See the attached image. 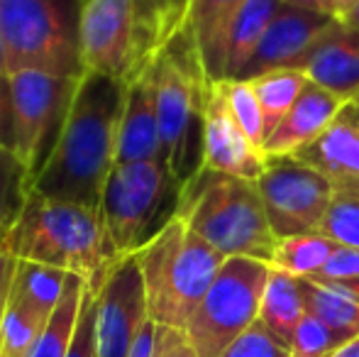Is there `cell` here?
<instances>
[{
  "label": "cell",
  "instance_id": "1",
  "mask_svg": "<svg viewBox=\"0 0 359 357\" xmlns=\"http://www.w3.org/2000/svg\"><path fill=\"white\" fill-rule=\"evenodd\" d=\"M128 86L86 72L49 164L29 194L98 208L105 181L118 164V130Z\"/></svg>",
  "mask_w": 359,
  "mask_h": 357
},
{
  "label": "cell",
  "instance_id": "2",
  "mask_svg": "<svg viewBox=\"0 0 359 357\" xmlns=\"http://www.w3.org/2000/svg\"><path fill=\"white\" fill-rule=\"evenodd\" d=\"M5 250L15 260L39 262L76 274L98 291L120 255L98 208L29 194L10 228Z\"/></svg>",
  "mask_w": 359,
  "mask_h": 357
},
{
  "label": "cell",
  "instance_id": "3",
  "mask_svg": "<svg viewBox=\"0 0 359 357\" xmlns=\"http://www.w3.org/2000/svg\"><path fill=\"white\" fill-rule=\"evenodd\" d=\"M156 90L161 157L184 186L203 162V110L210 79L189 27L171 37L151 62Z\"/></svg>",
  "mask_w": 359,
  "mask_h": 357
},
{
  "label": "cell",
  "instance_id": "4",
  "mask_svg": "<svg viewBox=\"0 0 359 357\" xmlns=\"http://www.w3.org/2000/svg\"><path fill=\"white\" fill-rule=\"evenodd\" d=\"M176 218L213 245L222 257H252L269 264L276 235L266 218L257 181L201 167L179 194Z\"/></svg>",
  "mask_w": 359,
  "mask_h": 357
},
{
  "label": "cell",
  "instance_id": "5",
  "mask_svg": "<svg viewBox=\"0 0 359 357\" xmlns=\"http://www.w3.org/2000/svg\"><path fill=\"white\" fill-rule=\"evenodd\" d=\"M135 257L144 279L149 318L179 330L189 325L227 260L176 215Z\"/></svg>",
  "mask_w": 359,
  "mask_h": 357
},
{
  "label": "cell",
  "instance_id": "6",
  "mask_svg": "<svg viewBox=\"0 0 359 357\" xmlns=\"http://www.w3.org/2000/svg\"><path fill=\"white\" fill-rule=\"evenodd\" d=\"M86 0H0L8 72L81 79V18Z\"/></svg>",
  "mask_w": 359,
  "mask_h": 357
},
{
  "label": "cell",
  "instance_id": "7",
  "mask_svg": "<svg viewBox=\"0 0 359 357\" xmlns=\"http://www.w3.org/2000/svg\"><path fill=\"white\" fill-rule=\"evenodd\" d=\"M181 186L164 159L115 164L105 181L100 215L120 257L135 255L174 220Z\"/></svg>",
  "mask_w": 359,
  "mask_h": 357
},
{
  "label": "cell",
  "instance_id": "8",
  "mask_svg": "<svg viewBox=\"0 0 359 357\" xmlns=\"http://www.w3.org/2000/svg\"><path fill=\"white\" fill-rule=\"evenodd\" d=\"M271 264L252 257H227L208 294L184 328L198 357H220L259 321V306Z\"/></svg>",
  "mask_w": 359,
  "mask_h": 357
},
{
  "label": "cell",
  "instance_id": "9",
  "mask_svg": "<svg viewBox=\"0 0 359 357\" xmlns=\"http://www.w3.org/2000/svg\"><path fill=\"white\" fill-rule=\"evenodd\" d=\"M81 79L42 72L10 74L13 90V149L27 167L29 184L49 164L74 105Z\"/></svg>",
  "mask_w": 359,
  "mask_h": 357
},
{
  "label": "cell",
  "instance_id": "10",
  "mask_svg": "<svg viewBox=\"0 0 359 357\" xmlns=\"http://www.w3.org/2000/svg\"><path fill=\"white\" fill-rule=\"evenodd\" d=\"M81 54L90 74L130 83L154 62L135 0H86L81 18Z\"/></svg>",
  "mask_w": 359,
  "mask_h": 357
},
{
  "label": "cell",
  "instance_id": "11",
  "mask_svg": "<svg viewBox=\"0 0 359 357\" xmlns=\"http://www.w3.org/2000/svg\"><path fill=\"white\" fill-rule=\"evenodd\" d=\"M257 189L276 238L318 233L335 194L330 181L296 157L269 159Z\"/></svg>",
  "mask_w": 359,
  "mask_h": 357
},
{
  "label": "cell",
  "instance_id": "12",
  "mask_svg": "<svg viewBox=\"0 0 359 357\" xmlns=\"http://www.w3.org/2000/svg\"><path fill=\"white\" fill-rule=\"evenodd\" d=\"M149 321L144 279L137 257L125 255L95 291L98 357H130L140 330Z\"/></svg>",
  "mask_w": 359,
  "mask_h": 357
},
{
  "label": "cell",
  "instance_id": "13",
  "mask_svg": "<svg viewBox=\"0 0 359 357\" xmlns=\"http://www.w3.org/2000/svg\"><path fill=\"white\" fill-rule=\"evenodd\" d=\"M269 157L259 149L230 110L220 81L208 88V100L203 110V162L201 167L215 174L257 181L264 174Z\"/></svg>",
  "mask_w": 359,
  "mask_h": 357
},
{
  "label": "cell",
  "instance_id": "14",
  "mask_svg": "<svg viewBox=\"0 0 359 357\" xmlns=\"http://www.w3.org/2000/svg\"><path fill=\"white\" fill-rule=\"evenodd\" d=\"M335 22L337 20L330 15L284 5L279 15L271 20L269 29L264 32L240 79H255L274 69H301L308 52Z\"/></svg>",
  "mask_w": 359,
  "mask_h": 357
},
{
  "label": "cell",
  "instance_id": "15",
  "mask_svg": "<svg viewBox=\"0 0 359 357\" xmlns=\"http://www.w3.org/2000/svg\"><path fill=\"white\" fill-rule=\"evenodd\" d=\"M350 105V100L330 93V90L308 81L306 90L296 100L288 115L279 123V128L266 137L264 154L269 159L296 157L301 149L316 142Z\"/></svg>",
  "mask_w": 359,
  "mask_h": 357
},
{
  "label": "cell",
  "instance_id": "16",
  "mask_svg": "<svg viewBox=\"0 0 359 357\" xmlns=\"http://www.w3.org/2000/svg\"><path fill=\"white\" fill-rule=\"evenodd\" d=\"M308 81L345 100L359 95V32L337 20L303 59Z\"/></svg>",
  "mask_w": 359,
  "mask_h": 357
},
{
  "label": "cell",
  "instance_id": "17",
  "mask_svg": "<svg viewBox=\"0 0 359 357\" xmlns=\"http://www.w3.org/2000/svg\"><path fill=\"white\" fill-rule=\"evenodd\" d=\"M161 157L159 115H156L154 76L149 69L125 90L123 115L118 130V164L154 162Z\"/></svg>",
  "mask_w": 359,
  "mask_h": 357
},
{
  "label": "cell",
  "instance_id": "18",
  "mask_svg": "<svg viewBox=\"0 0 359 357\" xmlns=\"http://www.w3.org/2000/svg\"><path fill=\"white\" fill-rule=\"evenodd\" d=\"M296 159L320 172L335 191H359V123L350 108Z\"/></svg>",
  "mask_w": 359,
  "mask_h": 357
},
{
  "label": "cell",
  "instance_id": "19",
  "mask_svg": "<svg viewBox=\"0 0 359 357\" xmlns=\"http://www.w3.org/2000/svg\"><path fill=\"white\" fill-rule=\"evenodd\" d=\"M245 0H191L186 27L198 47L201 62L210 81L225 79V44L227 29Z\"/></svg>",
  "mask_w": 359,
  "mask_h": 357
},
{
  "label": "cell",
  "instance_id": "20",
  "mask_svg": "<svg viewBox=\"0 0 359 357\" xmlns=\"http://www.w3.org/2000/svg\"><path fill=\"white\" fill-rule=\"evenodd\" d=\"M69 279H72V274L64 269L27 262V260H15L8 301L49 321L67 294Z\"/></svg>",
  "mask_w": 359,
  "mask_h": 357
},
{
  "label": "cell",
  "instance_id": "21",
  "mask_svg": "<svg viewBox=\"0 0 359 357\" xmlns=\"http://www.w3.org/2000/svg\"><path fill=\"white\" fill-rule=\"evenodd\" d=\"M306 314L308 309L306 294H303V279L271 267L259 306V323L281 345L288 348L298 323H301Z\"/></svg>",
  "mask_w": 359,
  "mask_h": 357
},
{
  "label": "cell",
  "instance_id": "22",
  "mask_svg": "<svg viewBox=\"0 0 359 357\" xmlns=\"http://www.w3.org/2000/svg\"><path fill=\"white\" fill-rule=\"evenodd\" d=\"M284 0H245L232 18L225 44V79H240Z\"/></svg>",
  "mask_w": 359,
  "mask_h": 357
},
{
  "label": "cell",
  "instance_id": "23",
  "mask_svg": "<svg viewBox=\"0 0 359 357\" xmlns=\"http://www.w3.org/2000/svg\"><path fill=\"white\" fill-rule=\"evenodd\" d=\"M337 245L323 233H301L279 238L271 257V267L298 279H313L323 271Z\"/></svg>",
  "mask_w": 359,
  "mask_h": 357
},
{
  "label": "cell",
  "instance_id": "24",
  "mask_svg": "<svg viewBox=\"0 0 359 357\" xmlns=\"http://www.w3.org/2000/svg\"><path fill=\"white\" fill-rule=\"evenodd\" d=\"M247 81H252L257 98H259L266 123V137L279 128V123L286 118L288 110L296 105V100L308 86V76L301 69H274V72L259 74Z\"/></svg>",
  "mask_w": 359,
  "mask_h": 357
},
{
  "label": "cell",
  "instance_id": "25",
  "mask_svg": "<svg viewBox=\"0 0 359 357\" xmlns=\"http://www.w3.org/2000/svg\"><path fill=\"white\" fill-rule=\"evenodd\" d=\"M86 289H88V284H86L81 276L72 274L62 304H59V309L52 314L47 328L42 330L39 340L34 343L29 357H67L69 355L76 325H79L81 304H83Z\"/></svg>",
  "mask_w": 359,
  "mask_h": 357
},
{
  "label": "cell",
  "instance_id": "26",
  "mask_svg": "<svg viewBox=\"0 0 359 357\" xmlns=\"http://www.w3.org/2000/svg\"><path fill=\"white\" fill-rule=\"evenodd\" d=\"M306 309L325 325H330L342 338H355L359 333V301L330 284L303 279Z\"/></svg>",
  "mask_w": 359,
  "mask_h": 357
},
{
  "label": "cell",
  "instance_id": "27",
  "mask_svg": "<svg viewBox=\"0 0 359 357\" xmlns=\"http://www.w3.org/2000/svg\"><path fill=\"white\" fill-rule=\"evenodd\" d=\"M189 5L191 0H135L140 27L154 57L171 37L186 27Z\"/></svg>",
  "mask_w": 359,
  "mask_h": 357
},
{
  "label": "cell",
  "instance_id": "28",
  "mask_svg": "<svg viewBox=\"0 0 359 357\" xmlns=\"http://www.w3.org/2000/svg\"><path fill=\"white\" fill-rule=\"evenodd\" d=\"M32 191L27 167L13 147L0 144V223L13 225Z\"/></svg>",
  "mask_w": 359,
  "mask_h": 357
},
{
  "label": "cell",
  "instance_id": "29",
  "mask_svg": "<svg viewBox=\"0 0 359 357\" xmlns=\"http://www.w3.org/2000/svg\"><path fill=\"white\" fill-rule=\"evenodd\" d=\"M47 323L49 321L39 318L37 314L8 301L3 325H0V353L3 357H29Z\"/></svg>",
  "mask_w": 359,
  "mask_h": 357
},
{
  "label": "cell",
  "instance_id": "30",
  "mask_svg": "<svg viewBox=\"0 0 359 357\" xmlns=\"http://www.w3.org/2000/svg\"><path fill=\"white\" fill-rule=\"evenodd\" d=\"M220 83H222V90H225L227 103H230L232 115H235V120L240 123V128L245 130V135L257 147L264 149L266 123H264V113H262L259 98H257L252 81H247V79H222Z\"/></svg>",
  "mask_w": 359,
  "mask_h": 357
},
{
  "label": "cell",
  "instance_id": "31",
  "mask_svg": "<svg viewBox=\"0 0 359 357\" xmlns=\"http://www.w3.org/2000/svg\"><path fill=\"white\" fill-rule=\"evenodd\" d=\"M318 233L340 248L359 250V191H335Z\"/></svg>",
  "mask_w": 359,
  "mask_h": 357
},
{
  "label": "cell",
  "instance_id": "32",
  "mask_svg": "<svg viewBox=\"0 0 359 357\" xmlns=\"http://www.w3.org/2000/svg\"><path fill=\"white\" fill-rule=\"evenodd\" d=\"M345 343L347 338L335 333L313 314H306L293 333L288 353L291 357H332Z\"/></svg>",
  "mask_w": 359,
  "mask_h": 357
},
{
  "label": "cell",
  "instance_id": "33",
  "mask_svg": "<svg viewBox=\"0 0 359 357\" xmlns=\"http://www.w3.org/2000/svg\"><path fill=\"white\" fill-rule=\"evenodd\" d=\"M220 357H291V353L257 321Z\"/></svg>",
  "mask_w": 359,
  "mask_h": 357
},
{
  "label": "cell",
  "instance_id": "34",
  "mask_svg": "<svg viewBox=\"0 0 359 357\" xmlns=\"http://www.w3.org/2000/svg\"><path fill=\"white\" fill-rule=\"evenodd\" d=\"M67 357H98V345H95V294L90 289H86L83 294L79 325H76Z\"/></svg>",
  "mask_w": 359,
  "mask_h": 357
},
{
  "label": "cell",
  "instance_id": "35",
  "mask_svg": "<svg viewBox=\"0 0 359 357\" xmlns=\"http://www.w3.org/2000/svg\"><path fill=\"white\" fill-rule=\"evenodd\" d=\"M359 279V250L357 248H340L330 255L327 264L313 281H352Z\"/></svg>",
  "mask_w": 359,
  "mask_h": 357
},
{
  "label": "cell",
  "instance_id": "36",
  "mask_svg": "<svg viewBox=\"0 0 359 357\" xmlns=\"http://www.w3.org/2000/svg\"><path fill=\"white\" fill-rule=\"evenodd\" d=\"M154 357H198L191 345V340L186 338L184 330L169 328V325H159L156 328V348Z\"/></svg>",
  "mask_w": 359,
  "mask_h": 357
},
{
  "label": "cell",
  "instance_id": "37",
  "mask_svg": "<svg viewBox=\"0 0 359 357\" xmlns=\"http://www.w3.org/2000/svg\"><path fill=\"white\" fill-rule=\"evenodd\" d=\"M0 144L13 147V90H10V76H0Z\"/></svg>",
  "mask_w": 359,
  "mask_h": 357
},
{
  "label": "cell",
  "instance_id": "38",
  "mask_svg": "<svg viewBox=\"0 0 359 357\" xmlns=\"http://www.w3.org/2000/svg\"><path fill=\"white\" fill-rule=\"evenodd\" d=\"M15 271V257L8 250H0V325H3V314L8 306V294H10V281H13Z\"/></svg>",
  "mask_w": 359,
  "mask_h": 357
},
{
  "label": "cell",
  "instance_id": "39",
  "mask_svg": "<svg viewBox=\"0 0 359 357\" xmlns=\"http://www.w3.org/2000/svg\"><path fill=\"white\" fill-rule=\"evenodd\" d=\"M156 328L159 325L154 323V321H147L144 328L140 330L137 340H135L133 345V353H130V357H154V348H156Z\"/></svg>",
  "mask_w": 359,
  "mask_h": 357
},
{
  "label": "cell",
  "instance_id": "40",
  "mask_svg": "<svg viewBox=\"0 0 359 357\" xmlns=\"http://www.w3.org/2000/svg\"><path fill=\"white\" fill-rule=\"evenodd\" d=\"M284 5H291V8L298 10H311V13H320V15H330V18L337 20L335 3L332 0H284Z\"/></svg>",
  "mask_w": 359,
  "mask_h": 357
},
{
  "label": "cell",
  "instance_id": "41",
  "mask_svg": "<svg viewBox=\"0 0 359 357\" xmlns=\"http://www.w3.org/2000/svg\"><path fill=\"white\" fill-rule=\"evenodd\" d=\"M332 357H359V333L355 335V338H350L345 345H342L340 350H337Z\"/></svg>",
  "mask_w": 359,
  "mask_h": 357
},
{
  "label": "cell",
  "instance_id": "42",
  "mask_svg": "<svg viewBox=\"0 0 359 357\" xmlns=\"http://www.w3.org/2000/svg\"><path fill=\"white\" fill-rule=\"evenodd\" d=\"M342 25H347L350 29H355V32H359V0H357V5L350 10V13L345 15V18L340 20Z\"/></svg>",
  "mask_w": 359,
  "mask_h": 357
},
{
  "label": "cell",
  "instance_id": "43",
  "mask_svg": "<svg viewBox=\"0 0 359 357\" xmlns=\"http://www.w3.org/2000/svg\"><path fill=\"white\" fill-rule=\"evenodd\" d=\"M335 3V15H337V20H342L347 13H350L352 8L357 5V0H332Z\"/></svg>",
  "mask_w": 359,
  "mask_h": 357
},
{
  "label": "cell",
  "instance_id": "44",
  "mask_svg": "<svg viewBox=\"0 0 359 357\" xmlns=\"http://www.w3.org/2000/svg\"><path fill=\"white\" fill-rule=\"evenodd\" d=\"M0 76H10V72H8V54H5V42H3V32H0Z\"/></svg>",
  "mask_w": 359,
  "mask_h": 357
},
{
  "label": "cell",
  "instance_id": "45",
  "mask_svg": "<svg viewBox=\"0 0 359 357\" xmlns=\"http://www.w3.org/2000/svg\"><path fill=\"white\" fill-rule=\"evenodd\" d=\"M10 228H13V225L0 223V250L5 248V240H8V235H10Z\"/></svg>",
  "mask_w": 359,
  "mask_h": 357
},
{
  "label": "cell",
  "instance_id": "46",
  "mask_svg": "<svg viewBox=\"0 0 359 357\" xmlns=\"http://www.w3.org/2000/svg\"><path fill=\"white\" fill-rule=\"evenodd\" d=\"M347 108H350V113H352V115H355V120H357V123H359V105H355V103H350V105H347Z\"/></svg>",
  "mask_w": 359,
  "mask_h": 357
},
{
  "label": "cell",
  "instance_id": "47",
  "mask_svg": "<svg viewBox=\"0 0 359 357\" xmlns=\"http://www.w3.org/2000/svg\"><path fill=\"white\" fill-rule=\"evenodd\" d=\"M352 103H355V105H359V95H357V98H355V100H352Z\"/></svg>",
  "mask_w": 359,
  "mask_h": 357
},
{
  "label": "cell",
  "instance_id": "48",
  "mask_svg": "<svg viewBox=\"0 0 359 357\" xmlns=\"http://www.w3.org/2000/svg\"><path fill=\"white\" fill-rule=\"evenodd\" d=\"M0 357H3V353H0Z\"/></svg>",
  "mask_w": 359,
  "mask_h": 357
}]
</instances>
